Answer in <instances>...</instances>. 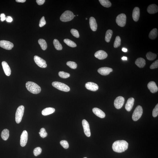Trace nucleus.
<instances>
[{
  "label": "nucleus",
  "mask_w": 158,
  "mask_h": 158,
  "mask_svg": "<svg viewBox=\"0 0 158 158\" xmlns=\"http://www.w3.org/2000/svg\"><path fill=\"white\" fill-rule=\"evenodd\" d=\"M128 143L124 140H118L113 143L112 149L114 152L121 153L128 148Z\"/></svg>",
  "instance_id": "nucleus-1"
},
{
  "label": "nucleus",
  "mask_w": 158,
  "mask_h": 158,
  "mask_svg": "<svg viewBox=\"0 0 158 158\" xmlns=\"http://www.w3.org/2000/svg\"><path fill=\"white\" fill-rule=\"evenodd\" d=\"M26 87L29 91L34 94H38L41 91V87L36 83L28 81L26 84Z\"/></svg>",
  "instance_id": "nucleus-2"
},
{
  "label": "nucleus",
  "mask_w": 158,
  "mask_h": 158,
  "mask_svg": "<svg viewBox=\"0 0 158 158\" xmlns=\"http://www.w3.org/2000/svg\"><path fill=\"white\" fill-rule=\"evenodd\" d=\"M74 18L73 13L71 11L67 10L62 14L60 17V20L62 22H66L71 21Z\"/></svg>",
  "instance_id": "nucleus-3"
},
{
  "label": "nucleus",
  "mask_w": 158,
  "mask_h": 158,
  "mask_svg": "<svg viewBox=\"0 0 158 158\" xmlns=\"http://www.w3.org/2000/svg\"><path fill=\"white\" fill-rule=\"evenodd\" d=\"M52 86L58 90L67 92L70 91V88L68 86L64 83L58 81H54L52 83Z\"/></svg>",
  "instance_id": "nucleus-4"
},
{
  "label": "nucleus",
  "mask_w": 158,
  "mask_h": 158,
  "mask_svg": "<svg viewBox=\"0 0 158 158\" xmlns=\"http://www.w3.org/2000/svg\"><path fill=\"white\" fill-rule=\"evenodd\" d=\"M24 111V106L21 105L17 109L16 112L15 120L17 123H19L22 120Z\"/></svg>",
  "instance_id": "nucleus-5"
},
{
  "label": "nucleus",
  "mask_w": 158,
  "mask_h": 158,
  "mask_svg": "<svg viewBox=\"0 0 158 158\" xmlns=\"http://www.w3.org/2000/svg\"><path fill=\"white\" fill-rule=\"evenodd\" d=\"M143 113V108L141 106L138 105L136 107L133 113L132 118L134 121H137L140 118Z\"/></svg>",
  "instance_id": "nucleus-6"
},
{
  "label": "nucleus",
  "mask_w": 158,
  "mask_h": 158,
  "mask_svg": "<svg viewBox=\"0 0 158 158\" xmlns=\"http://www.w3.org/2000/svg\"><path fill=\"white\" fill-rule=\"evenodd\" d=\"M126 16L124 14H119L116 18V21L117 25L121 27L125 25L126 22Z\"/></svg>",
  "instance_id": "nucleus-7"
},
{
  "label": "nucleus",
  "mask_w": 158,
  "mask_h": 158,
  "mask_svg": "<svg viewBox=\"0 0 158 158\" xmlns=\"http://www.w3.org/2000/svg\"><path fill=\"white\" fill-rule=\"evenodd\" d=\"M34 60L36 64L39 67L42 68H45L47 67V64L46 61L38 56L35 55L34 57Z\"/></svg>",
  "instance_id": "nucleus-8"
},
{
  "label": "nucleus",
  "mask_w": 158,
  "mask_h": 158,
  "mask_svg": "<svg viewBox=\"0 0 158 158\" xmlns=\"http://www.w3.org/2000/svg\"><path fill=\"white\" fill-rule=\"evenodd\" d=\"M124 98L123 97L121 96L118 97L114 101V107L118 109L121 108L124 104Z\"/></svg>",
  "instance_id": "nucleus-9"
},
{
  "label": "nucleus",
  "mask_w": 158,
  "mask_h": 158,
  "mask_svg": "<svg viewBox=\"0 0 158 158\" xmlns=\"http://www.w3.org/2000/svg\"><path fill=\"white\" fill-rule=\"evenodd\" d=\"M13 43L8 41L2 40L0 41V47L7 50H10L14 47Z\"/></svg>",
  "instance_id": "nucleus-10"
},
{
  "label": "nucleus",
  "mask_w": 158,
  "mask_h": 158,
  "mask_svg": "<svg viewBox=\"0 0 158 158\" xmlns=\"http://www.w3.org/2000/svg\"><path fill=\"white\" fill-rule=\"evenodd\" d=\"M82 123L85 134L87 137H90L91 135V133L89 123L87 121L85 120H83Z\"/></svg>",
  "instance_id": "nucleus-11"
},
{
  "label": "nucleus",
  "mask_w": 158,
  "mask_h": 158,
  "mask_svg": "<svg viewBox=\"0 0 158 158\" xmlns=\"http://www.w3.org/2000/svg\"><path fill=\"white\" fill-rule=\"evenodd\" d=\"M28 139V133L26 131L22 132L21 136L20 145L22 147L25 146L26 145Z\"/></svg>",
  "instance_id": "nucleus-12"
},
{
  "label": "nucleus",
  "mask_w": 158,
  "mask_h": 158,
  "mask_svg": "<svg viewBox=\"0 0 158 158\" xmlns=\"http://www.w3.org/2000/svg\"><path fill=\"white\" fill-rule=\"evenodd\" d=\"M113 71L112 69L108 67H103L99 69L97 71L102 75L106 76L108 75L110 72Z\"/></svg>",
  "instance_id": "nucleus-13"
},
{
  "label": "nucleus",
  "mask_w": 158,
  "mask_h": 158,
  "mask_svg": "<svg viewBox=\"0 0 158 158\" xmlns=\"http://www.w3.org/2000/svg\"><path fill=\"white\" fill-rule=\"evenodd\" d=\"M85 87L87 89L93 91H97L99 88L97 84L92 82H88L86 83Z\"/></svg>",
  "instance_id": "nucleus-14"
},
{
  "label": "nucleus",
  "mask_w": 158,
  "mask_h": 158,
  "mask_svg": "<svg viewBox=\"0 0 158 158\" xmlns=\"http://www.w3.org/2000/svg\"><path fill=\"white\" fill-rule=\"evenodd\" d=\"M95 56L100 60L104 59L107 57V54L103 50H100L97 52L95 54Z\"/></svg>",
  "instance_id": "nucleus-15"
},
{
  "label": "nucleus",
  "mask_w": 158,
  "mask_h": 158,
  "mask_svg": "<svg viewBox=\"0 0 158 158\" xmlns=\"http://www.w3.org/2000/svg\"><path fill=\"white\" fill-rule=\"evenodd\" d=\"M147 87L151 92L152 93H155L158 91V87L154 81L149 82L148 84Z\"/></svg>",
  "instance_id": "nucleus-16"
},
{
  "label": "nucleus",
  "mask_w": 158,
  "mask_h": 158,
  "mask_svg": "<svg viewBox=\"0 0 158 158\" xmlns=\"http://www.w3.org/2000/svg\"><path fill=\"white\" fill-rule=\"evenodd\" d=\"M134 99L133 97H130L128 100L127 103L125 106L126 110L130 112L132 110L134 105Z\"/></svg>",
  "instance_id": "nucleus-17"
},
{
  "label": "nucleus",
  "mask_w": 158,
  "mask_h": 158,
  "mask_svg": "<svg viewBox=\"0 0 158 158\" xmlns=\"http://www.w3.org/2000/svg\"><path fill=\"white\" fill-rule=\"evenodd\" d=\"M2 64L4 72L6 75L9 76L11 75V69L8 63L5 61H3L2 62Z\"/></svg>",
  "instance_id": "nucleus-18"
},
{
  "label": "nucleus",
  "mask_w": 158,
  "mask_h": 158,
  "mask_svg": "<svg viewBox=\"0 0 158 158\" xmlns=\"http://www.w3.org/2000/svg\"><path fill=\"white\" fill-rule=\"evenodd\" d=\"M140 15V9L138 7H136L134 8L133 11L132 18L133 20L136 22L138 21Z\"/></svg>",
  "instance_id": "nucleus-19"
},
{
  "label": "nucleus",
  "mask_w": 158,
  "mask_h": 158,
  "mask_svg": "<svg viewBox=\"0 0 158 158\" xmlns=\"http://www.w3.org/2000/svg\"><path fill=\"white\" fill-rule=\"evenodd\" d=\"M93 113L99 117L100 118H104L105 116V113L100 109L95 107L93 109Z\"/></svg>",
  "instance_id": "nucleus-20"
},
{
  "label": "nucleus",
  "mask_w": 158,
  "mask_h": 158,
  "mask_svg": "<svg viewBox=\"0 0 158 158\" xmlns=\"http://www.w3.org/2000/svg\"><path fill=\"white\" fill-rule=\"evenodd\" d=\"M148 12L150 14H154L158 11V7L156 4H153L149 5L148 7Z\"/></svg>",
  "instance_id": "nucleus-21"
},
{
  "label": "nucleus",
  "mask_w": 158,
  "mask_h": 158,
  "mask_svg": "<svg viewBox=\"0 0 158 158\" xmlns=\"http://www.w3.org/2000/svg\"><path fill=\"white\" fill-rule=\"evenodd\" d=\"M89 24L90 28L93 31H97V24L96 19L93 17H90L89 19Z\"/></svg>",
  "instance_id": "nucleus-22"
},
{
  "label": "nucleus",
  "mask_w": 158,
  "mask_h": 158,
  "mask_svg": "<svg viewBox=\"0 0 158 158\" xmlns=\"http://www.w3.org/2000/svg\"><path fill=\"white\" fill-rule=\"evenodd\" d=\"M135 63L139 68H142L146 65V61L144 59L140 57L136 60Z\"/></svg>",
  "instance_id": "nucleus-23"
},
{
  "label": "nucleus",
  "mask_w": 158,
  "mask_h": 158,
  "mask_svg": "<svg viewBox=\"0 0 158 158\" xmlns=\"http://www.w3.org/2000/svg\"><path fill=\"white\" fill-rule=\"evenodd\" d=\"M55 111V109L52 107H47L44 109L42 112V114L44 116H47L52 114Z\"/></svg>",
  "instance_id": "nucleus-24"
},
{
  "label": "nucleus",
  "mask_w": 158,
  "mask_h": 158,
  "mask_svg": "<svg viewBox=\"0 0 158 158\" xmlns=\"http://www.w3.org/2000/svg\"><path fill=\"white\" fill-rule=\"evenodd\" d=\"M158 35V31L157 29L153 28L150 31L149 35V38L151 39H155L157 37Z\"/></svg>",
  "instance_id": "nucleus-25"
},
{
  "label": "nucleus",
  "mask_w": 158,
  "mask_h": 158,
  "mask_svg": "<svg viewBox=\"0 0 158 158\" xmlns=\"http://www.w3.org/2000/svg\"><path fill=\"white\" fill-rule=\"evenodd\" d=\"M1 137L3 140H8L9 136V131L8 129H4L1 133Z\"/></svg>",
  "instance_id": "nucleus-26"
},
{
  "label": "nucleus",
  "mask_w": 158,
  "mask_h": 158,
  "mask_svg": "<svg viewBox=\"0 0 158 158\" xmlns=\"http://www.w3.org/2000/svg\"><path fill=\"white\" fill-rule=\"evenodd\" d=\"M113 34V31L112 30H108L106 31L105 38V39L106 42L107 43L110 42L112 36Z\"/></svg>",
  "instance_id": "nucleus-27"
},
{
  "label": "nucleus",
  "mask_w": 158,
  "mask_h": 158,
  "mask_svg": "<svg viewBox=\"0 0 158 158\" xmlns=\"http://www.w3.org/2000/svg\"><path fill=\"white\" fill-rule=\"evenodd\" d=\"M39 44L41 46V48L43 50L45 51L47 48V44L45 40L43 39H40L38 41Z\"/></svg>",
  "instance_id": "nucleus-28"
},
{
  "label": "nucleus",
  "mask_w": 158,
  "mask_h": 158,
  "mask_svg": "<svg viewBox=\"0 0 158 158\" xmlns=\"http://www.w3.org/2000/svg\"><path fill=\"white\" fill-rule=\"evenodd\" d=\"M53 43L56 49L58 51H60L62 49V47L59 41L57 39H54L53 41Z\"/></svg>",
  "instance_id": "nucleus-29"
},
{
  "label": "nucleus",
  "mask_w": 158,
  "mask_h": 158,
  "mask_svg": "<svg viewBox=\"0 0 158 158\" xmlns=\"http://www.w3.org/2000/svg\"><path fill=\"white\" fill-rule=\"evenodd\" d=\"M100 4L103 7L108 8L111 6L112 4L108 0H99Z\"/></svg>",
  "instance_id": "nucleus-30"
},
{
  "label": "nucleus",
  "mask_w": 158,
  "mask_h": 158,
  "mask_svg": "<svg viewBox=\"0 0 158 158\" xmlns=\"http://www.w3.org/2000/svg\"><path fill=\"white\" fill-rule=\"evenodd\" d=\"M157 54L151 52H148L146 54V57L147 59L149 60H153L156 58Z\"/></svg>",
  "instance_id": "nucleus-31"
},
{
  "label": "nucleus",
  "mask_w": 158,
  "mask_h": 158,
  "mask_svg": "<svg viewBox=\"0 0 158 158\" xmlns=\"http://www.w3.org/2000/svg\"><path fill=\"white\" fill-rule=\"evenodd\" d=\"M64 41L66 44L69 46L74 47H77V44L74 42L68 39H65L64 40Z\"/></svg>",
  "instance_id": "nucleus-32"
},
{
  "label": "nucleus",
  "mask_w": 158,
  "mask_h": 158,
  "mask_svg": "<svg viewBox=\"0 0 158 158\" xmlns=\"http://www.w3.org/2000/svg\"><path fill=\"white\" fill-rule=\"evenodd\" d=\"M121 44V39L120 37L117 36L116 37L114 44V48H116L120 47Z\"/></svg>",
  "instance_id": "nucleus-33"
},
{
  "label": "nucleus",
  "mask_w": 158,
  "mask_h": 158,
  "mask_svg": "<svg viewBox=\"0 0 158 158\" xmlns=\"http://www.w3.org/2000/svg\"><path fill=\"white\" fill-rule=\"evenodd\" d=\"M58 75L60 77L63 79L67 78L70 76V74L69 73L63 71H60L59 72Z\"/></svg>",
  "instance_id": "nucleus-34"
},
{
  "label": "nucleus",
  "mask_w": 158,
  "mask_h": 158,
  "mask_svg": "<svg viewBox=\"0 0 158 158\" xmlns=\"http://www.w3.org/2000/svg\"><path fill=\"white\" fill-rule=\"evenodd\" d=\"M67 65L70 68L73 69H75L77 67V64L74 61H69L67 63Z\"/></svg>",
  "instance_id": "nucleus-35"
},
{
  "label": "nucleus",
  "mask_w": 158,
  "mask_h": 158,
  "mask_svg": "<svg viewBox=\"0 0 158 158\" xmlns=\"http://www.w3.org/2000/svg\"><path fill=\"white\" fill-rule=\"evenodd\" d=\"M42 150L41 148L38 147L35 148L34 150V156H38L41 153Z\"/></svg>",
  "instance_id": "nucleus-36"
},
{
  "label": "nucleus",
  "mask_w": 158,
  "mask_h": 158,
  "mask_svg": "<svg viewBox=\"0 0 158 158\" xmlns=\"http://www.w3.org/2000/svg\"><path fill=\"white\" fill-rule=\"evenodd\" d=\"M39 134L40 136L43 138H45L47 136V133L44 128H42L40 130Z\"/></svg>",
  "instance_id": "nucleus-37"
},
{
  "label": "nucleus",
  "mask_w": 158,
  "mask_h": 158,
  "mask_svg": "<svg viewBox=\"0 0 158 158\" xmlns=\"http://www.w3.org/2000/svg\"><path fill=\"white\" fill-rule=\"evenodd\" d=\"M60 144L61 146L66 149H68L69 147V144L68 142L65 140H62L60 142Z\"/></svg>",
  "instance_id": "nucleus-38"
},
{
  "label": "nucleus",
  "mask_w": 158,
  "mask_h": 158,
  "mask_svg": "<svg viewBox=\"0 0 158 158\" xmlns=\"http://www.w3.org/2000/svg\"><path fill=\"white\" fill-rule=\"evenodd\" d=\"M71 32L72 35L76 38H79V32L77 30L72 29L71 30Z\"/></svg>",
  "instance_id": "nucleus-39"
},
{
  "label": "nucleus",
  "mask_w": 158,
  "mask_h": 158,
  "mask_svg": "<svg viewBox=\"0 0 158 158\" xmlns=\"http://www.w3.org/2000/svg\"><path fill=\"white\" fill-rule=\"evenodd\" d=\"M158 115V104L156 105L153 111V116L154 117H157Z\"/></svg>",
  "instance_id": "nucleus-40"
},
{
  "label": "nucleus",
  "mask_w": 158,
  "mask_h": 158,
  "mask_svg": "<svg viewBox=\"0 0 158 158\" xmlns=\"http://www.w3.org/2000/svg\"><path fill=\"white\" fill-rule=\"evenodd\" d=\"M46 24V22L45 19H44V17L43 16L40 20L39 24V26L40 27H42L45 25Z\"/></svg>",
  "instance_id": "nucleus-41"
},
{
  "label": "nucleus",
  "mask_w": 158,
  "mask_h": 158,
  "mask_svg": "<svg viewBox=\"0 0 158 158\" xmlns=\"http://www.w3.org/2000/svg\"><path fill=\"white\" fill-rule=\"evenodd\" d=\"M158 60H156L150 66V68L151 69L158 68Z\"/></svg>",
  "instance_id": "nucleus-42"
},
{
  "label": "nucleus",
  "mask_w": 158,
  "mask_h": 158,
  "mask_svg": "<svg viewBox=\"0 0 158 158\" xmlns=\"http://www.w3.org/2000/svg\"><path fill=\"white\" fill-rule=\"evenodd\" d=\"M0 18H1V20L2 21H3L6 20V17H5V14L4 13L1 14L0 15Z\"/></svg>",
  "instance_id": "nucleus-43"
},
{
  "label": "nucleus",
  "mask_w": 158,
  "mask_h": 158,
  "mask_svg": "<svg viewBox=\"0 0 158 158\" xmlns=\"http://www.w3.org/2000/svg\"><path fill=\"white\" fill-rule=\"evenodd\" d=\"M45 0H37L36 2L39 5H42L44 4L45 2Z\"/></svg>",
  "instance_id": "nucleus-44"
},
{
  "label": "nucleus",
  "mask_w": 158,
  "mask_h": 158,
  "mask_svg": "<svg viewBox=\"0 0 158 158\" xmlns=\"http://www.w3.org/2000/svg\"><path fill=\"white\" fill-rule=\"evenodd\" d=\"M6 21L8 22H11L13 21V19L11 17L8 16L6 18Z\"/></svg>",
  "instance_id": "nucleus-45"
},
{
  "label": "nucleus",
  "mask_w": 158,
  "mask_h": 158,
  "mask_svg": "<svg viewBox=\"0 0 158 158\" xmlns=\"http://www.w3.org/2000/svg\"><path fill=\"white\" fill-rule=\"evenodd\" d=\"M16 2H18L24 3L26 1V0H16Z\"/></svg>",
  "instance_id": "nucleus-46"
},
{
  "label": "nucleus",
  "mask_w": 158,
  "mask_h": 158,
  "mask_svg": "<svg viewBox=\"0 0 158 158\" xmlns=\"http://www.w3.org/2000/svg\"><path fill=\"white\" fill-rule=\"evenodd\" d=\"M122 51L123 52H127V49L126 48H123L122 49Z\"/></svg>",
  "instance_id": "nucleus-47"
},
{
  "label": "nucleus",
  "mask_w": 158,
  "mask_h": 158,
  "mask_svg": "<svg viewBox=\"0 0 158 158\" xmlns=\"http://www.w3.org/2000/svg\"><path fill=\"white\" fill-rule=\"evenodd\" d=\"M122 60H127V57H123L122 58Z\"/></svg>",
  "instance_id": "nucleus-48"
},
{
  "label": "nucleus",
  "mask_w": 158,
  "mask_h": 158,
  "mask_svg": "<svg viewBox=\"0 0 158 158\" xmlns=\"http://www.w3.org/2000/svg\"><path fill=\"white\" fill-rule=\"evenodd\" d=\"M86 19L87 20V18H86Z\"/></svg>",
  "instance_id": "nucleus-49"
},
{
  "label": "nucleus",
  "mask_w": 158,
  "mask_h": 158,
  "mask_svg": "<svg viewBox=\"0 0 158 158\" xmlns=\"http://www.w3.org/2000/svg\"><path fill=\"white\" fill-rule=\"evenodd\" d=\"M75 16H76L74 15V17H75Z\"/></svg>",
  "instance_id": "nucleus-50"
},
{
  "label": "nucleus",
  "mask_w": 158,
  "mask_h": 158,
  "mask_svg": "<svg viewBox=\"0 0 158 158\" xmlns=\"http://www.w3.org/2000/svg\"><path fill=\"white\" fill-rule=\"evenodd\" d=\"M86 158V157H85V158Z\"/></svg>",
  "instance_id": "nucleus-51"
}]
</instances>
